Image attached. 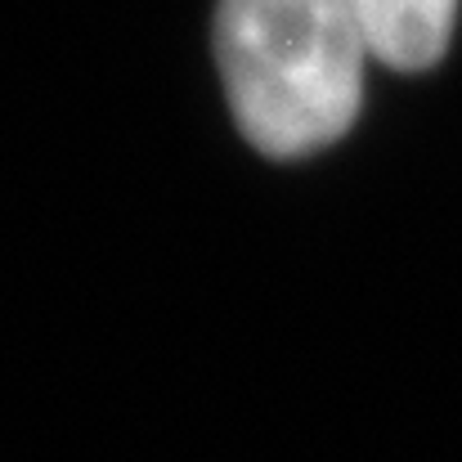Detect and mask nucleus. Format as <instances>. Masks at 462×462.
I'll return each mask as SVG.
<instances>
[{"label": "nucleus", "instance_id": "1", "mask_svg": "<svg viewBox=\"0 0 462 462\" xmlns=\"http://www.w3.org/2000/svg\"><path fill=\"white\" fill-rule=\"evenodd\" d=\"M216 50L234 122L265 157L350 131L368 45L346 0H220Z\"/></svg>", "mask_w": 462, "mask_h": 462}, {"label": "nucleus", "instance_id": "2", "mask_svg": "<svg viewBox=\"0 0 462 462\" xmlns=\"http://www.w3.org/2000/svg\"><path fill=\"white\" fill-rule=\"evenodd\" d=\"M368 54H377L386 68L422 72L431 68L454 32L458 0H346Z\"/></svg>", "mask_w": 462, "mask_h": 462}]
</instances>
